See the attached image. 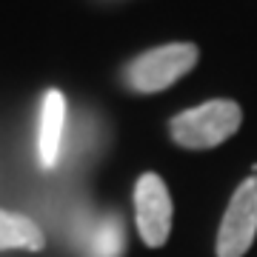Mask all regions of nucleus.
Listing matches in <instances>:
<instances>
[{
  "label": "nucleus",
  "instance_id": "obj_1",
  "mask_svg": "<svg viewBox=\"0 0 257 257\" xmlns=\"http://www.w3.org/2000/svg\"><path fill=\"white\" fill-rule=\"evenodd\" d=\"M197 57L200 52L194 43H169V46L149 49L135 60H128V66L123 69V83L135 94L163 92L192 72Z\"/></svg>",
  "mask_w": 257,
  "mask_h": 257
},
{
  "label": "nucleus",
  "instance_id": "obj_2",
  "mask_svg": "<svg viewBox=\"0 0 257 257\" xmlns=\"http://www.w3.org/2000/svg\"><path fill=\"white\" fill-rule=\"evenodd\" d=\"M243 111L234 100H209L172 117V140L183 149H214L240 128Z\"/></svg>",
  "mask_w": 257,
  "mask_h": 257
},
{
  "label": "nucleus",
  "instance_id": "obj_3",
  "mask_svg": "<svg viewBox=\"0 0 257 257\" xmlns=\"http://www.w3.org/2000/svg\"><path fill=\"white\" fill-rule=\"evenodd\" d=\"M257 234V175L237 186L231 194L220 231H217V257H243Z\"/></svg>",
  "mask_w": 257,
  "mask_h": 257
},
{
  "label": "nucleus",
  "instance_id": "obj_4",
  "mask_svg": "<svg viewBox=\"0 0 257 257\" xmlns=\"http://www.w3.org/2000/svg\"><path fill=\"white\" fill-rule=\"evenodd\" d=\"M135 211L143 243L152 248L163 246L172 231V197L160 175L155 172L140 175V180L135 183Z\"/></svg>",
  "mask_w": 257,
  "mask_h": 257
},
{
  "label": "nucleus",
  "instance_id": "obj_5",
  "mask_svg": "<svg viewBox=\"0 0 257 257\" xmlns=\"http://www.w3.org/2000/svg\"><path fill=\"white\" fill-rule=\"evenodd\" d=\"M66 120H69L66 97L57 89H49L40 100V114H37V160L43 169H57L63 157Z\"/></svg>",
  "mask_w": 257,
  "mask_h": 257
},
{
  "label": "nucleus",
  "instance_id": "obj_6",
  "mask_svg": "<svg viewBox=\"0 0 257 257\" xmlns=\"http://www.w3.org/2000/svg\"><path fill=\"white\" fill-rule=\"evenodd\" d=\"M74 243L83 251V257H123L126 248V229L114 211H106L100 217H83Z\"/></svg>",
  "mask_w": 257,
  "mask_h": 257
},
{
  "label": "nucleus",
  "instance_id": "obj_7",
  "mask_svg": "<svg viewBox=\"0 0 257 257\" xmlns=\"http://www.w3.org/2000/svg\"><path fill=\"white\" fill-rule=\"evenodd\" d=\"M43 246H46V234L32 217L0 209V251H9V248L43 251Z\"/></svg>",
  "mask_w": 257,
  "mask_h": 257
}]
</instances>
